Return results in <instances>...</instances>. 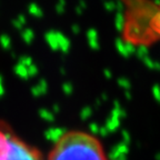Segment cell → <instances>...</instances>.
<instances>
[{
  "label": "cell",
  "mask_w": 160,
  "mask_h": 160,
  "mask_svg": "<svg viewBox=\"0 0 160 160\" xmlns=\"http://www.w3.org/2000/svg\"><path fill=\"white\" fill-rule=\"evenodd\" d=\"M124 6V35L135 44L160 40V2L155 0H120Z\"/></svg>",
  "instance_id": "cell-1"
},
{
  "label": "cell",
  "mask_w": 160,
  "mask_h": 160,
  "mask_svg": "<svg viewBox=\"0 0 160 160\" xmlns=\"http://www.w3.org/2000/svg\"><path fill=\"white\" fill-rule=\"evenodd\" d=\"M47 160H108L100 139L87 131L62 134L50 149Z\"/></svg>",
  "instance_id": "cell-2"
},
{
  "label": "cell",
  "mask_w": 160,
  "mask_h": 160,
  "mask_svg": "<svg viewBox=\"0 0 160 160\" xmlns=\"http://www.w3.org/2000/svg\"><path fill=\"white\" fill-rule=\"evenodd\" d=\"M0 160H45L36 147L16 134L9 126L0 124Z\"/></svg>",
  "instance_id": "cell-3"
}]
</instances>
